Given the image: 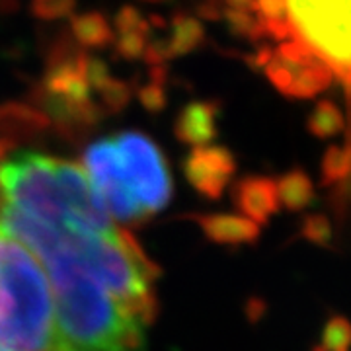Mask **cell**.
I'll return each instance as SVG.
<instances>
[{"mask_svg":"<svg viewBox=\"0 0 351 351\" xmlns=\"http://www.w3.org/2000/svg\"><path fill=\"white\" fill-rule=\"evenodd\" d=\"M0 234L41 269H64L108 289L151 322L156 265L101 207L80 166L22 152L0 170Z\"/></svg>","mask_w":351,"mask_h":351,"instance_id":"6da1fadb","label":"cell"},{"mask_svg":"<svg viewBox=\"0 0 351 351\" xmlns=\"http://www.w3.org/2000/svg\"><path fill=\"white\" fill-rule=\"evenodd\" d=\"M84 176L101 207L119 221H143L162 211L172 178L158 145L138 131L100 138L84 151Z\"/></svg>","mask_w":351,"mask_h":351,"instance_id":"7a4b0ae2","label":"cell"},{"mask_svg":"<svg viewBox=\"0 0 351 351\" xmlns=\"http://www.w3.org/2000/svg\"><path fill=\"white\" fill-rule=\"evenodd\" d=\"M57 306L55 351H145L151 322L84 277L47 269Z\"/></svg>","mask_w":351,"mask_h":351,"instance_id":"3957f363","label":"cell"},{"mask_svg":"<svg viewBox=\"0 0 351 351\" xmlns=\"http://www.w3.org/2000/svg\"><path fill=\"white\" fill-rule=\"evenodd\" d=\"M53 313L38 260L0 234V351H55Z\"/></svg>","mask_w":351,"mask_h":351,"instance_id":"277c9868","label":"cell"},{"mask_svg":"<svg viewBox=\"0 0 351 351\" xmlns=\"http://www.w3.org/2000/svg\"><path fill=\"white\" fill-rule=\"evenodd\" d=\"M291 39L328 64L350 90V0H285Z\"/></svg>","mask_w":351,"mask_h":351,"instance_id":"5b68a950","label":"cell"},{"mask_svg":"<svg viewBox=\"0 0 351 351\" xmlns=\"http://www.w3.org/2000/svg\"><path fill=\"white\" fill-rule=\"evenodd\" d=\"M262 71L283 96L297 100L314 98L324 92L334 78L328 64L295 39L281 41L279 47L271 49Z\"/></svg>","mask_w":351,"mask_h":351,"instance_id":"8992f818","label":"cell"},{"mask_svg":"<svg viewBox=\"0 0 351 351\" xmlns=\"http://www.w3.org/2000/svg\"><path fill=\"white\" fill-rule=\"evenodd\" d=\"M237 172V162L232 152L225 147H195L184 162L186 180L201 195L209 199H219L228 182Z\"/></svg>","mask_w":351,"mask_h":351,"instance_id":"52a82bcc","label":"cell"},{"mask_svg":"<svg viewBox=\"0 0 351 351\" xmlns=\"http://www.w3.org/2000/svg\"><path fill=\"white\" fill-rule=\"evenodd\" d=\"M234 205L242 217L254 225L267 223L279 209L276 182L265 176H246L237 182L232 191Z\"/></svg>","mask_w":351,"mask_h":351,"instance_id":"ba28073f","label":"cell"},{"mask_svg":"<svg viewBox=\"0 0 351 351\" xmlns=\"http://www.w3.org/2000/svg\"><path fill=\"white\" fill-rule=\"evenodd\" d=\"M219 104L211 100L189 101L176 117L174 133L186 145L205 147L217 137Z\"/></svg>","mask_w":351,"mask_h":351,"instance_id":"9c48e42d","label":"cell"},{"mask_svg":"<svg viewBox=\"0 0 351 351\" xmlns=\"http://www.w3.org/2000/svg\"><path fill=\"white\" fill-rule=\"evenodd\" d=\"M49 121L43 113L24 104L0 106V156L6 154L18 143L39 135Z\"/></svg>","mask_w":351,"mask_h":351,"instance_id":"30bf717a","label":"cell"},{"mask_svg":"<svg viewBox=\"0 0 351 351\" xmlns=\"http://www.w3.org/2000/svg\"><path fill=\"white\" fill-rule=\"evenodd\" d=\"M203 234L209 240L223 246H240L252 244L260 237V226L254 225L242 215L211 213L195 217Z\"/></svg>","mask_w":351,"mask_h":351,"instance_id":"8fae6325","label":"cell"},{"mask_svg":"<svg viewBox=\"0 0 351 351\" xmlns=\"http://www.w3.org/2000/svg\"><path fill=\"white\" fill-rule=\"evenodd\" d=\"M71 34L82 49H106L115 41L112 24L101 12L75 14L71 18Z\"/></svg>","mask_w":351,"mask_h":351,"instance_id":"7c38bea8","label":"cell"},{"mask_svg":"<svg viewBox=\"0 0 351 351\" xmlns=\"http://www.w3.org/2000/svg\"><path fill=\"white\" fill-rule=\"evenodd\" d=\"M168 45L176 57H184L191 51L199 49L201 43L205 41V27L199 22L197 16L188 12H178L170 20V36Z\"/></svg>","mask_w":351,"mask_h":351,"instance_id":"4fadbf2b","label":"cell"},{"mask_svg":"<svg viewBox=\"0 0 351 351\" xmlns=\"http://www.w3.org/2000/svg\"><path fill=\"white\" fill-rule=\"evenodd\" d=\"M277 201L289 211H301L314 199V186L311 178L302 170H291L276 182Z\"/></svg>","mask_w":351,"mask_h":351,"instance_id":"5bb4252c","label":"cell"},{"mask_svg":"<svg viewBox=\"0 0 351 351\" xmlns=\"http://www.w3.org/2000/svg\"><path fill=\"white\" fill-rule=\"evenodd\" d=\"M346 119L343 113L332 100H322L314 106L306 119V129L318 138H332L343 131Z\"/></svg>","mask_w":351,"mask_h":351,"instance_id":"9a60e30c","label":"cell"},{"mask_svg":"<svg viewBox=\"0 0 351 351\" xmlns=\"http://www.w3.org/2000/svg\"><path fill=\"white\" fill-rule=\"evenodd\" d=\"M350 172V149L348 145H332L322 158V182L324 186H339L348 182Z\"/></svg>","mask_w":351,"mask_h":351,"instance_id":"2e32d148","label":"cell"},{"mask_svg":"<svg viewBox=\"0 0 351 351\" xmlns=\"http://www.w3.org/2000/svg\"><path fill=\"white\" fill-rule=\"evenodd\" d=\"M223 22L228 27V32L232 36L240 39H248V41H262L263 32L258 16L250 10H237V8H226L223 12Z\"/></svg>","mask_w":351,"mask_h":351,"instance_id":"e0dca14e","label":"cell"},{"mask_svg":"<svg viewBox=\"0 0 351 351\" xmlns=\"http://www.w3.org/2000/svg\"><path fill=\"white\" fill-rule=\"evenodd\" d=\"M350 322L343 316H334L326 322L320 350L316 351H350Z\"/></svg>","mask_w":351,"mask_h":351,"instance_id":"ac0fdd59","label":"cell"},{"mask_svg":"<svg viewBox=\"0 0 351 351\" xmlns=\"http://www.w3.org/2000/svg\"><path fill=\"white\" fill-rule=\"evenodd\" d=\"M98 94H100V104L98 106L101 108V112L117 113L121 112L127 104L131 101L133 90L123 80L112 78L106 86L101 88Z\"/></svg>","mask_w":351,"mask_h":351,"instance_id":"d6986e66","label":"cell"},{"mask_svg":"<svg viewBox=\"0 0 351 351\" xmlns=\"http://www.w3.org/2000/svg\"><path fill=\"white\" fill-rule=\"evenodd\" d=\"M75 8L76 0H32L29 2L32 14L45 22H55L66 16H73Z\"/></svg>","mask_w":351,"mask_h":351,"instance_id":"ffe728a7","label":"cell"},{"mask_svg":"<svg viewBox=\"0 0 351 351\" xmlns=\"http://www.w3.org/2000/svg\"><path fill=\"white\" fill-rule=\"evenodd\" d=\"M113 24L117 27L119 34H131V32H137V34H145L149 36L152 29L149 25V20L141 14L138 8L131 6V4H125L119 8V12L115 14L113 18Z\"/></svg>","mask_w":351,"mask_h":351,"instance_id":"44dd1931","label":"cell"},{"mask_svg":"<svg viewBox=\"0 0 351 351\" xmlns=\"http://www.w3.org/2000/svg\"><path fill=\"white\" fill-rule=\"evenodd\" d=\"M301 234L306 240H311L318 246H330L332 242V225L326 217L322 215H308L301 226Z\"/></svg>","mask_w":351,"mask_h":351,"instance_id":"7402d4cb","label":"cell"},{"mask_svg":"<svg viewBox=\"0 0 351 351\" xmlns=\"http://www.w3.org/2000/svg\"><path fill=\"white\" fill-rule=\"evenodd\" d=\"M147 39L149 36L145 34H137V32H131V34H119V39L115 41V53L125 59V61H135L141 59L145 47H147Z\"/></svg>","mask_w":351,"mask_h":351,"instance_id":"603a6c76","label":"cell"},{"mask_svg":"<svg viewBox=\"0 0 351 351\" xmlns=\"http://www.w3.org/2000/svg\"><path fill=\"white\" fill-rule=\"evenodd\" d=\"M252 12L260 22H287L285 0H254Z\"/></svg>","mask_w":351,"mask_h":351,"instance_id":"cb8c5ba5","label":"cell"},{"mask_svg":"<svg viewBox=\"0 0 351 351\" xmlns=\"http://www.w3.org/2000/svg\"><path fill=\"white\" fill-rule=\"evenodd\" d=\"M138 101L147 112H160L166 108V90L164 84H145L138 88Z\"/></svg>","mask_w":351,"mask_h":351,"instance_id":"d4e9b609","label":"cell"},{"mask_svg":"<svg viewBox=\"0 0 351 351\" xmlns=\"http://www.w3.org/2000/svg\"><path fill=\"white\" fill-rule=\"evenodd\" d=\"M113 76L110 75L108 64L104 63L98 57H88L86 61V82L92 92H100Z\"/></svg>","mask_w":351,"mask_h":351,"instance_id":"484cf974","label":"cell"},{"mask_svg":"<svg viewBox=\"0 0 351 351\" xmlns=\"http://www.w3.org/2000/svg\"><path fill=\"white\" fill-rule=\"evenodd\" d=\"M225 12V2L223 0H203L197 6V16L203 20H211V22H219Z\"/></svg>","mask_w":351,"mask_h":351,"instance_id":"4316f807","label":"cell"},{"mask_svg":"<svg viewBox=\"0 0 351 351\" xmlns=\"http://www.w3.org/2000/svg\"><path fill=\"white\" fill-rule=\"evenodd\" d=\"M226 8H237V10H250L254 8V0H223Z\"/></svg>","mask_w":351,"mask_h":351,"instance_id":"83f0119b","label":"cell"},{"mask_svg":"<svg viewBox=\"0 0 351 351\" xmlns=\"http://www.w3.org/2000/svg\"><path fill=\"white\" fill-rule=\"evenodd\" d=\"M20 8V0H0V12L10 14Z\"/></svg>","mask_w":351,"mask_h":351,"instance_id":"f1b7e54d","label":"cell"},{"mask_svg":"<svg viewBox=\"0 0 351 351\" xmlns=\"http://www.w3.org/2000/svg\"><path fill=\"white\" fill-rule=\"evenodd\" d=\"M143 2H170V0H143Z\"/></svg>","mask_w":351,"mask_h":351,"instance_id":"f546056e","label":"cell"}]
</instances>
